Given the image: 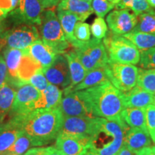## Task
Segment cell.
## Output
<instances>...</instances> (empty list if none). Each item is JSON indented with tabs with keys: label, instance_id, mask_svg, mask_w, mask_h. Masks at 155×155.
<instances>
[{
	"label": "cell",
	"instance_id": "cell-1",
	"mask_svg": "<svg viewBox=\"0 0 155 155\" xmlns=\"http://www.w3.org/2000/svg\"><path fill=\"white\" fill-rule=\"evenodd\" d=\"M64 116L59 108L53 110H35L29 113L13 116L32 141L34 147L50 144L57 138L63 124Z\"/></svg>",
	"mask_w": 155,
	"mask_h": 155
},
{
	"label": "cell",
	"instance_id": "cell-2",
	"mask_svg": "<svg viewBox=\"0 0 155 155\" xmlns=\"http://www.w3.org/2000/svg\"><path fill=\"white\" fill-rule=\"evenodd\" d=\"M94 117L117 119L125 108L123 92L109 81L92 88L80 91Z\"/></svg>",
	"mask_w": 155,
	"mask_h": 155
},
{
	"label": "cell",
	"instance_id": "cell-3",
	"mask_svg": "<svg viewBox=\"0 0 155 155\" xmlns=\"http://www.w3.org/2000/svg\"><path fill=\"white\" fill-rule=\"evenodd\" d=\"M98 128L91 142V147L98 155H116L124 145V136L129 126L121 117L106 119L97 117Z\"/></svg>",
	"mask_w": 155,
	"mask_h": 155
},
{
	"label": "cell",
	"instance_id": "cell-4",
	"mask_svg": "<svg viewBox=\"0 0 155 155\" xmlns=\"http://www.w3.org/2000/svg\"><path fill=\"white\" fill-rule=\"evenodd\" d=\"M109 61L112 63L137 65L140 60V51L130 40L124 36L108 32L103 40Z\"/></svg>",
	"mask_w": 155,
	"mask_h": 155
},
{
	"label": "cell",
	"instance_id": "cell-5",
	"mask_svg": "<svg viewBox=\"0 0 155 155\" xmlns=\"http://www.w3.org/2000/svg\"><path fill=\"white\" fill-rule=\"evenodd\" d=\"M40 35L42 41L53 48L57 54L65 53L70 43L67 41L59 19L53 10L44 11L42 16Z\"/></svg>",
	"mask_w": 155,
	"mask_h": 155
},
{
	"label": "cell",
	"instance_id": "cell-6",
	"mask_svg": "<svg viewBox=\"0 0 155 155\" xmlns=\"http://www.w3.org/2000/svg\"><path fill=\"white\" fill-rule=\"evenodd\" d=\"M106 71L108 81L120 91H129L137 86L139 68L135 65L109 61Z\"/></svg>",
	"mask_w": 155,
	"mask_h": 155
},
{
	"label": "cell",
	"instance_id": "cell-7",
	"mask_svg": "<svg viewBox=\"0 0 155 155\" xmlns=\"http://www.w3.org/2000/svg\"><path fill=\"white\" fill-rule=\"evenodd\" d=\"M44 8L38 0H19L14 10L7 15L15 25H40Z\"/></svg>",
	"mask_w": 155,
	"mask_h": 155
},
{
	"label": "cell",
	"instance_id": "cell-8",
	"mask_svg": "<svg viewBox=\"0 0 155 155\" xmlns=\"http://www.w3.org/2000/svg\"><path fill=\"white\" fill-rule=\"evenodd\" d=\"M40 32L35 25H17L6 30L3 39L4 45L10 48L26 50L34 42L40 40Z\"/></svg>",
	"mask_w": 155,
	"mask_h": 155
},
{
	"label": "cell",
	"instance_id": "cell-9",
	"mask_svg": "<svg viewBox=\"0 0 155 155\" xmlns=\"http://www.w3.org/2000/svg\"><path fill=\"white\" fill-rule=\"evenodd\" d=\"M98 124L97 117L71 116L64 117L59 133L83 137L91 140L96 134Z\"/></svg>",
	"mask_w": 155,
	"mask_h": 155
},
{
	"label": "cell",
	"instance_id": "cell-10",
	"mask_svg": "<svg viewBox=\"0 0 155 155\" xmlns=\"http://www.w3.org/2000/svg\"><path fill=\"white\" fill-rule=\"evenodd\" d=\"M106 22L110 32L123 36L134 29L138 22V16L129 9H116L107 15Z\"/></svg>",
	"mask_w": 155,
	"mask_h": 155
},
{
	"label": "cell",
	"instance_id": "cell-11",
	"mask_svg": "<svg viewBox=\"0 0 155 155\" xmlns=\"http://www.w3.org/2000/svg\"><path fill=\"white\" fill-rule=\"evenodd\" d=\"M42 71L50 84L63 89L71 85V78L68 63L63 54H58L52 65Z\"/></svg>",
	"mask_w": 155,
	"mask_h": 155
},
{
	"label": "cell",
	"instance_id": "cell-12",
	"mask_svg": "<svg viewBox=\"0 0 155 155\" xmlns=\"http://www.w3.org/2000/svg\"><path fill=\"white\" fill-rule=\"evenodd\" d=\"M41 92L28 83L20 85L16 91L14 102L9 112L10 118L27 114L29 108L38 99Z\"/></svg>",
	"mask_w": 155,
	"mask_h": 155
},
{
	"label": "cell",
	"instance_id": "cell-13",
	"mask_svg": "<svg viewBox=\"0 0 155 155\" xmlns=\"http://www.w3.org/2000/svg\"><path fill=\"white\" fill-rule=\"evenodd\" d=\"M59 110L64 117H94L80 91L65 95V96L62 98Z\"/></svg>",
	"mask_w": 155,
	"mask_h": 155
},
{
	"label": "cell",
	"instance_id": "cell-14",
	"mask_svg": "<svg viewBox=\"0 0 155 155\" xmlns=\"http://www.w3.org/2000/svg\"><path fill=\"white\" fill-rule=\"evenodd\" d=\"M91 142L89 139L59 133L55 146L64 155H81L91 146Z\"/></svg>",
	"mask_w": 155,
	"mask_h": 155
},
{
	"label": "cell",
	"instance_id": "cell-15",
	"mask_svg": "<svg viewBox=\"0 0 155 155\" xmlns=\"http://www.w3.org/2000/svg\"><path fill=\"white\" fill-rule=\"evenodd\" d=\"M63 98V91L55 85H48L47 88L41 92V95L36 101H35L28 112L35 110H53L59 108L60 104Z\"/></svg>",
	"mask_w": 155,
	"mask_h": 155
},
{
	"label": "cell",
	"instance_id": "cell-16",
	"mask_svg": "<svg viewBox=\"0 0 155 155\" xmlns=\"http://www.w3.org/2000/svg\"><path fill=\"white\" fill-rule=\"evenodd\" d=\"M75 49L86 53L99 68L106 67L109 62L107 52L101 40L93 38Z\"/></svg>",
	"mask_w": 155,
	"mask_h": 155
},
{
	"label": "cell",
	"instance_id": "cell-17",
	"mask_svg": "<svg viewBox=\"0 0 155 155\" xmlns=\"http://www.w3.org/2000/svg\"><path fill=\"white\" fill-rule=\"evenodd\" d=\"M152 140L147 130L139 128H129L124 136V144L134 152L152 146Z\"/></svg>",
	"mask_w": 155,
	"mask_h": 155
},
{
	"label": "cell",
	"instance_id": "cell-18",
	"mask_svg": "<svg viewBox=\"0 0 155 155\" xmlns=\"http://www.w3.org/2000/svg\"><path fill=\"white\" fill-rule=\"evenodd\" d=\"M26 50L31 57L41 65L42 70L50 66L58 55L53 48L41 40H36Z\"/></svg>",
	"mask_w": 155,
	"mask_h": 155
},
{
	"label": "cell",
	"instance_id": "cell-19",
	"mask_svg": "<svg viewBox=\"0 0 155 155\" xmlns=\"http://www.w3.org/2000/svg\"><path fill=\"white\" fill-rule=\"evenodd\" d=\"M24 53V50L10 48H7L4 52V59L8 72V78L7 81L17 87L23 84L17 78V71Z\"/></svg>",
	"mask_w": 155,
	"mask_h": 155
},
{
	"label": "cell",
	"instance_id": "cell-20",
	"mask_svg": "<svg viewBox=\"0 0 155 155\" xmlns=\"http://www.w3.org/2000/svg\"><path fill=\"white\" fill-rule=\"evenodd\" d=\"M154 95L136 86L129 91L123 92L125 108H146L154 103Z\"/></svg>",
	"mask_w": 155,
	"mask_h": 155
},
{
	"label": "cell",
	"instance_id": "cell-21",
	"mask_svg": "<svg viewBox=\"0 0 155 155\" xmlns=\"http://www.w3.org/2000/svg\"><path fill=\"white\" fill-rule=\"evenodd\" d=\"M21 132L20 127L13 119L0 124V155L12 146Z\"/></svg>",
	"mask_w": 155,
	"mask_h": 155
},
{
	"label": "cell",
	"instance_id": "cell-22",
	"mask_svg": "<svg viewBox=\"0 0 155 155\" xmlns=\"http://www.w3.org/2000/svg\"><path fill=\"white\" fill-rule=\"evenodd\" d=\"M108 78L106 73V67L98 68L88 72L86 77L83 80L72 88L71 90L64 92V95H66L69 93L79 91L86 90V89L92 88L98 85L108 81Z\"/></svg>",
	"mask_w": 155,
	"mask_h": 155
},
{
	"label": "cell",
	"instance_id": "cell-23",
	"mask_svg": "<svg viewBox=\"0 0 155 155\" xmlns=\"http://www.w3.org/2000/svg\"><path fill=\"white\" fill-rule=\"evenodd\" d=\"M63 55L66 58L68 63L71 78V83L70 86L65 88L63 91V92H66L78 84L79 83H81L86 77L88 71L83 66L74 50L68 52V53H64Z\"/></svg>",
	"mask_w": 155,
	"mask_h": 155
},
{
	"label": "cell",
	"instance_id": "cell-24",
	"mask_svg": "<svg viewBox=\"0 0 155 155\" xmlns=\"http://www.w3.org/2000/svg\"><path fill=\"white\" fill-rule=\"evenodd\" d=\"M58 17L67 41L74 48H77L79 46V42L75 38L74 29L76 23L79 21L78 17L71 12L58 10Z\"/></svg>",
	"mask_w": 155,
	"mask_h": 155
},
{
	"label": "cell",
	"instance_id": "cell-25",
	"mask_svg": "<svg viewBox=\"0 0 155 155\" xmlns=\"http://www.w3.org/2000/svg\"><path fill=\"white\" fill-rule=\"evenodd\" d=\"M58 10L68 11L76 15L80 22H83L94 12L91 3L83 0H61Z\"/></svg>",
	"mask_w": 155,
	"mask_h": 155
},
{
	"label": "cell",
	"instance_id": "cell-26",
	"mask_svg": "<svg viewBox=\"0 0 155 155\" xmlns=\"http://www.w3.org/2000/svg\"><path fill=\"white\" fill-rule=\"evenodd\" d=\"M121 117L131 128H139L147 131L146 108H125L121 113Z\"/></svg>",
	"mask_w": 155,
	"mask_h": 155
},
{
	"label": "cell",
	"instance_id": "cell-27",
	"mask_svg": "<svg viewBox=\"0 0 155 155\" xmlns=\"http://www.w3.org/2000/svg\"><path fill=\"white\" fill-rule=\"evenodd\" d=\"M17 87L7 81L0 88V122L2 123L5 116L9 114L14 102Z\"/></svg>",
	"mask_w": 155,
	"mask_h": 155
},
{
	"label": "cell",
	"instance_id": "cell-28",
	"mask_svg": "<svg viewBox=\"0 0 155 155\" xmlns=\"http://www.w3.org/2000/svg\"><path fill=\"white\" fill-rule=\"evenodd\" d=\"M24 55L17 71V78L22 83H28L29 79L35 73L42 69L41 65L31 57L26 50H24Z\"/></svg>",
	"mask_w": 155,
	"mask_h": 155
},
{
	"label": "cell",
	"instance_id": "cell-29",
	"mask_svg": "<svg viewBox=\"0 0 155 155\" xmlns=\"http://www.w3.org/2000/svg\"><path fill=\"white\" fill-rule=\"evenodd\" d=\"M133 42L139 51L147 50L155 47V34L140 32H131L123 35Z\"/></svg>",
	"mask_w": 155,
	"mask_h": 155
},
{
	"label": "cell",
	"instance_id": "cell-30",
	"mask_svg": "<svg viewBox=\"0 0 155 155\" xmlns=\"http://www.w3.org/2000/svg\"><path fill=\"white\" fill-rule=\"evenodd\" d=\"M131 32H140L155 34V10L138 15V22Z\"/></svg>",
	"mask_w": 155,
	"mask_h": 155
},
{
	"label": "cell",
	"instance_id": "cell-31",
	"mask_svg": "<svg viewBox=\"0 0 155 155\" xmlns=\"http://www.w3.org/2000/svg\"><path fill=\"white\" fill-rule=\"evenodd\" d=\"M116 9H129L132 10L136 15L142 14L152 10L147 0H120L115 5Z\"/></svg>",
	"mask_w": 155,
	"mask_h": 155
},
{
	"label": "cell",
	"instance_id": "cell-32",
	"mask_svg": "<svg viewBox=\"0 0 155 155\" xmlns=\"http://www.w3.org/2000/svg\"><path fill=\"white\" fill-rule=\"evenodd\" d=\"M137 86L155 95V69L139 68Z\"/></svg>",
	"mask_w": 155,
	"mask_h": 155
},
{
	"label": "cell",
	"instance_id": "cell-33",
	"mask_svg": "<svg viewBox=\"0 0 155 155\" xmlns=\"http://www.w3.org/2000/svg\"><path fill=\"white\" fill-rule=\"evenodd\" d=\"M32 147H34L32 141L22 131L12 146L2 155H23Z\"/></svg>",
	"mask_w": 155,
	"mask_h": 155
},
{
	"label": "cell",
	"instance_id": "cell-34",
	"mask_svg": "<svg viewBox=\"0 0 155 155\" xmlns=\"http://www.w3.org/2000/svg\"><path fill=\"white\" fill-rule=\"evenodd\" d=\"M91 32L90 25L88 24L80 21L76 23L74 29V36L77 41L79 42V46L91 40Z\"/></svg>",
	"mask_w": 155,
	"mask_h": 155
},
{
	"label": "cell",
	"instance_id": "cell-35",
	"mask_svg": "<svg viewBox=\"0 0 155 155\" xmlns=\"http://www.w3.org/2000/svg\"><path fill=\"white\" fill-rule=\"evenodd\" d=\"M139 65L143 69H155V47L140 52Z\"/></svg>",
	"mask_w": 155,
	"mask_h": 155
},
{
	"label": "cell",
	"instance_id": "cell-36",
	"mask_svg": "<svg viewBox=\"0 0 155 155\" xmlns=\"http://www.w3.org/2000/svg\"><path fill=\"white\" fill-rule=\"evenodd\" d=\"M91 7L93 11L97 16L104 18L115 7V5L108 0H93Z\"/></svg>",
	"mask_w": 155,
	"mask_h": 155
},
{
	"label": "cell",
	"instance_id": "cell-37",
	"mask_svg": "<svg viewBox=\"0 0 155 155\" xmlns=\"http://www.w3.org/2000/svg\"><path fill=\"white\" fill-rule=\"evenodd\" d=\"M90 29L94 38L99 40L105 38L108 32L107 25L103 17H96L90 27Z\"/></svg>",
	"mask_w": 155,
	"mask_h": 155
},
{
	"label": "cell",
	"instance_id": "cell-38",
	"mask_svg": "<svg viewBox=\"0 0 155 155\" xmlns=\"http://www.w3.org/2000/svg\"><path fill=\"white\" fill-rule=\"evenodd\" d=\"M28 83L35 87L40 92L44 91L50 84L46 77L45 76L42 69L39 70L36 73H35L29 79Z\"/></svg>",
	"mask_w": 155,
	"mask_h": 155
},
{
	"label": "cell",
	"instance_id": "cell-39",
	"mask_svg": "<svg viewBox=\"0 0 155 155\" xmlns=\"http://www.w3.org/2000/svg\"><path fill=\"white\" fill-rule=\"evenodd\" d=\"M146 124L151 139L155 144V106L152 104L146 107Z\"/></svg>",
	"mask_w": 155,
	"mask_h": 155
},
{
	"label": "cell",
	"instance_id": "cell-40",
	"mask_svg": "<svg viewBox=\"0 0 155 155\" xmlns=\"http://www.w3.org/2000/svg\"><path fill=\"white\" fill-rule=\"evenodd\" d=\"M19 0H0V17L5 18L16 8Z\"/></svg>",
	"mask_w": 155,
	"mask_h": 155
},
{
	"label": "cell",
	"instance_id": "cell-41",
	"mask_svg": "<svg viewBox=\"0 0 155 155\" xmlns=\"http://www.w3.org/2000/svg\"><path fill=\"white\" fill-rule=\"evenodd\" d=\"M8 72L6 63L2 55H0V88L7 83Z\"/></svg>",
	"mask_w": 155,
	"mask_h": 155
},
{
	"label": "cell",
	"instance_id": "cell-42",
	"mask_svg": "<svg viewBox=\"0 0 155 155\" xmlns=\"http://www.w3.org/2000/svg\"><path fill=\"white\" fill-rule=\"evenodd\" d=\"M41 155H64L55 146L41 147Z\"/></svg>",
	"mask_w": 155,
	"mask_h": 155
},
{
	"label": "cell",
	"instance_id": "cell-43",
	"mask_svg": "<svg viewBox=\"0 0 155 155\" xmlns=\"http://www.w3.org/2000/svg\"><path fill=\"white\" fill-rule=\"evenodd\" d=\"M43 8H50L58 5L61 0H38Z\"/></svg>",
	"mask_w": 155,
	"mask_h": 155
},
{
	"label": "cell",
	"instance_id": "cell-44",
	"mask_svg": "<svg viewBox=\"0 0 155 155\" xmlns=\"http://www.w3.org/2000/svg\"><path fill=\"white\" fill-rule=\"evenodd\" d=\"M5 19L2 17H0V49L2 48L4 45V35H5Z\"/></svg>",
	"mask_w": 155,
	"mask_h": 155
},
{
	"label": "cell",
	"instance_id": "cell-45",
	"mask_svg": "<svg viewBox=\"0 0 155 155\" xmlns=\"http://www.w3.org/2000/svg\"><path fill=\"white\" fill-rule=\"evenodd\" d=\"M137 155H155V146H151L142 149L137 152Z\"/></svg>",
	"mask_w": 155,
	"mask_h": 155
},
{
	"label": "cell",
	"instance_id": "cell-46",
	"mask_svg": "<svg viewBox=\"0 0 155 155\" xmlns=\"http://www.w3.org/2000/svg\"><path fill=\"white\" fill-rule=\"evenodd\" d=\"M137 152L129 150L127 146H125L124 144L121 148V150H120V151L116 155H137Z\"/></svg>",
	"mask_w": 155,
	"mask_h": 155
},
{
	"label": "cell",
	"instance_id": "cell-47",
	"mask_svg": "<svg viewBox=\"0 0 155 155\" xmlns=\"http://www.w3.org/2000/svg\"><path fill=\"white\" fill-rule=\"evenodd\" d=\"M23 155H41V147H34L30 149Z\"/></svg>",
	"mask_w": 155,
	"mask_h": 155
},
{
	"label": "cell",
	"instance_id": "cell-48",
	"mask_svg": "<svg viewBox=\"0 0 155 155\" xmlns=\"http://www.w3.org/2000/svg\"><path fill=\"white\" fill-rule=\"evenodd\" d=\"M81 155H98L97 154V152L95 151L94 149L92 148V147H91V146L88 147V148H87L86 150H85V152L83 153Z\"/></svg>",
	"mask_w": 155,
	"mask_h": 155
},
{
	"label": "cell",
	"instance_id": "cell-49",
	"mask_svg": "<svg viewBox=\"0 0 155 155\" xmlns=\"http://www.w3.org/2000/svg\"><path fill=\"white\" fill-rule=\"evenodd\" d=\"M147 1L152 8L155 9V0H147Z\"/></svg>",
	"mask_w": 155,
	"mask_h": 155
},
{
	"label": "cell",
	"instance_id": "cell-50",
	"mask_svg": "<svg viewBox=\"0 0 155 155\" xmlns=\"http://www.w3.org/2000/svg\"><path fill=\"white\" fill-rule=\"evenodd\" d=\"M108 1L109 2H111V3H113V4H114V5H116V4H117L118 2H119L120 1V0H108Z\"/></svg>",
	"mask_w": 155,
	"mask_h": 155
},
{
	"label": "cell",
	"instance_id": "cell-51",
	"mask_svg": "<svg viewBox=\"0 0 155 155\" xmlns=\"http://www.w3.org/2000/svg\"><path fill=\"white\" fill-rule=\"evenodd\" d=\"M83 1H85V2H89V3H91L92 0H83Z\"/></svg>",
	"mask_w": 155,
	"mask_h": 155
},
{
	"label": "cell",
	"instance_id": "cell-52",
	"mask_svg": "<svg viewBox=\"0 0 155 155\" xmlns=\"http://www.w3.org/2000/svg\"><path fill=\"white\" fill-rule=\"evenodd\" d=\"M153 104H154V106H155V96H154V103H153Z\"/></svg>",
	"mask_w": 155,
	"mask_h": 155
},
{
	"label": "cell",
	"instance_id": "cell-53",
	"mask_svg": "<svg viewBox=\"0 0 155 155\" xmlns=\"http://www.w3.org/2000/svg\"><path fill=\"white\" fill-rule=\"evenodd\" d=\"M2 124V123H1V122H0V124Z\"/></svg>",
	"mask_w": 155,
	"mask_h": 155
},
{
	"label": "cell",
	"instance_id": "cell-54",
	"mask_svg": "<svg viewBox=\"0 0 155 155\" xmlns=\"http://www.w3.org/2000/svg\"></svg>",
	"mask_w": 155,
	"mask_h": 155
}]
</instances>
